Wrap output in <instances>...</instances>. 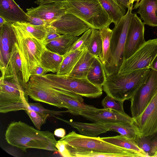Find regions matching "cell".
Masks as SVG:
<instances>
[{"label": "cell", "mask_w": 157, "mask_h": 157, "mask_svg": "<svg viewBox=\"0 0 157 157\" xmlns=\"http://www.w3.org/2000/svg\"><path fill=\"white\" fill-rule=\"evenodd\" d=\"M5 138L9 144L24 152L28 148H36L58 152L54 133L36 129L21 121L9 124Z\"/></svg>", "instance_id": "6da1fadb"}, {"label": "cell", "mask_w": 157, "mask_h": 157, "mask_svg": "<svg viewBox=\"0 0 157 157\" xmlns=\"http://www.w3.org/2000/svg\"><path fill=\"white\" fill-rule=\"evenodd\" d=\"M21 75L17 71L14 63L11 62L5 75H2L0 83L1 113L27 109L28 96L25 92L23 82L20 79Z\"/></svg>", "instance_id": "7a4b0ae2"}, {"label": "cell", "mask_w": 157, "mask_h": 157, "mask_svg": "<svg viewBox=\"0 0 157 157\" xmlns=\"http://www.w3.org/2000/svg\"><path fill=\"white\" fill-rule=\"evenodd\" d=\"M12 25L16 37L15 45L21 61L23 81L26 86L32 71L40 64L46 48L43 41L36 38L17 23H12Z\"/></svg>", "instance_id": "3957f363"}, {"label": "cell", "mask_w": 157, "mask_h": 157, "mask_svg": "<svg viewBox=\"0 0 157 157\" xmlns=\"http://www.w3.org/2000/svg\"><path fill=\"white\" fill-rule=\"evenodd\" d=\"M150 71L149 68L144 69L106 76L102 90L107 95L117 100H130L146 81Z\"/></svg>", "instance_id": "277c9868"}, {"label": "cell", "mask_w": 157, "mask_h": 157, "mask_svg": "<svg viewBox=\"0 0 157 157\" xmlns=\"http://www.w3.org/2000/svg\"><path fill=\"white\" fill-rule=\"evenodd\" d=\"M133 5H129L126 14L112 29L109 58L103 65L106 76L117 73L124 60L127 34L133 14Z\"/></svg>", "instance_id": "5b68a950"}, {"label": "cell", "mask_w": 157, "mask_h": 157, "mask_svg": "<svg viewBox=\"0 0 157 157\" xmlns=\"http://www.w3.org/2000/svg\"><path fill=\"white\" fill-rule=\"evenodd\" d=\"M66 13L73 14L98 30L112 23L98 0H70L62 2Z\"/></svg>", "instance_id": "8992f818"}, {"label": "cell", "mask_w": 157, "mask_h": 157, "mask_svg": "<svg viewBox=\"0 0 157 157\" xmlns=\"http://www.w3.org/2000/svg\"><path fill=\"white\" fill-rule=\"evenodd\" d=\"M66 146L88 151L118 153L127 157H146L143 154L121 147L105 142L99 137L80 135L72 131L59 140Z\"/></svg>", "instance_id": "52a82bcc"}, {"label": "cell", "mask_w": 157, "mask_h": 157, "mask_svg": "<svg viewBox=\"0 0 157 157\" xmlns=\"http://www.w3.org/2000/svg\"><path fill=\"white\" fill-rule=\"evenodd\" d=\"M44 76L50 82L58 88L82 97L95 98L100 97L102 94V88L93 84L87 78H76L51 73Z\"/></svg>", "instance_id": "ba28073f"}, {"label": "cell", "mask_w": 157, "mask_h": 157, "mask_svg": "<svg viewBox=\"0 0 157 157\" xmlns=\"http://www.w3.org/2000/svg\"><path fill=\"white\" fill-rule=\"evenodd\" d=\"M25 92L35 101L44 102L59 108H64L58 96L60 91L44 76H31L26 84Z\"/></svg>", "instance_id": "9c48e42d"}, {"label": "cell", "mask_w": 157, "mask_h": 157, "mask_svg": "<svg viewBox=\"0 0 157 157\" xmlns=\"http://www.w3.org/2000/svg\"><path fill=\"white\" fill-rule=\"evenodd\" d=\"M157 55V38L149 40L130 57L124 60L117 73L125 74L149 68Z\"/></svg>", "instance_id": "30bf717a"}, {"label": "cell", "mask_w": 157, "mask_h": 157, "mask_svg": "<svg viewBox=\"0 0 157 157\" xmlns=\"http://www.w3.org/2000/svg\"><path fill=\"white\" fill-rule=\"evenodd\" d=\"M157 92V71L151 70L145 82L131 98L130 110L132 117L140 116Z\"/></svg>", "instance_id": "8fae6325"}, {"label": "cell", "mask_w": 157, "mask_h": 157, "mask_svg": "<svg viewBox=\"0 0 157 157\" xmlns=\"http://www.w3.org/2000/svg\"><path fill=\"white\" fill-rule=\"evenodd\" d=\"M133 124L139 136H148L157 132V92Z\"/></svg>", "instance_id": "7c38bea8"}, {"label": "cell", "mask_w": 157, "mask_h": 157, "mask_svg": "<svg viewBox=\"0 0 157 157\" xmlns=\"http://www.w3.org/2000/svg\"><path fill=\"white\" fill-rule=\"evenodd\" d=\"M144 25L136 13H133L127 34L124 60L130 57L145 42Z\"/></svg>", "instance_id": "4fadbf2b"}, {"label": "cell", "mask_w": 157, "mask_h": 157, "mask_svg": "<svg viewBox=\"0 0 157 157\" xmlns=\"http://www.w3.org/2000/svg\"><path fill=\"white\" fill-rule=\"evenodd\" d=\"M0 67L2 74L5 73L8 67L16 37L12 23L6 22L0 27Z\"/></svg>", "instance_id": "5bb4252c"}, {"label": "cell", "mask_w": 157, "mask_h": 157, "mask_svg": "<svg viewBox=\"0 0 157 157\" xmlns=\"http://www.w3.org/2000/svg\"><path fill=\"white\" fill-rule=\"evenodd\" d=\"M81 115L95 123L106 124L119 122L132 123L134 119L128 115H125L110 109H88L82 111Z\"/></svg>", "instance_id": "9a60e30c"}, {"label": "cell", "mask_w": 157, "mask_h": 157, "mask_svg": "<svg viewBox=\"0 0 157 157\" xmlns=\"http://www.w3.org/2000/svg\"><path fill=\"white\" fill-rule=\"evenodd\" d=\"M51 25L61 34L78 36L91 28L87 24L75 15L66 13Z\"/></svg>", "instance_id": "2e32d148"}, {"label": "cell", "mask_w": 157, "mask_h": 157, "mask_svg": "<svg viewBox=\"0 0 157 157\" xmlns=\"http://www.w3.org/2000/svg\"><path fill=\"white\" fill-rule=\"evenodd\" d=\"M26 10L28 16L40 18L51 24L66 13L62 2L42 4L36 7L27 9Z\"/></svg>", "instance_id": "e0dca14e"}, {"label": "cell", "mask_w": 157, "mask_h": 157, "mask_svg": "<svg viewBox=\"0 0 157 157\" xmlns=\"http://www.w3.org/2000/svg\"><path fill=\"white\" fill-rule=\"evenodd\" d=\"M0 16L9 23H29V16L14 0H0Z\"/></svg>", "instance_id": "ac0fdd59"}, {"label": "cell", "mask_w": 157, "mask_h": 157, "mask_svg": "<svg viewBox=\"0 0 157 157\" xmlns=\"http://www.w3.org/2000/svg\"><path fill=\"white\" fill-rule=\"evenodd\" d=\"M138 8L137 12L140 16L143 22L152 27H157V0H140L133 9Z\"/></svg>", "instance_id": "d6986e66"}, {"label": "cell", "mask_w": 157, "mask_h": 157, "mask_svg": "<svg viewBox=\"0 0 157 157\" xmlns=\"http://www.w3.org/2000/svg\"><path fill=\"white\" fill-rule=\"evenodd\" d=\"M54 117L76 128L82 135L86 136L97 137L98 135L108 131L105 124L94 123H88L66 120L56 116Z\"/></svg>", "instance_id": "ffe728a7"}, {"label": "cell", "mask_w": 157, "mask_h": 157, "mask_svg": "<svg viewBox=\"0 0 157 157\" xmlns=\"http://www.w3.org/2000/svg\"><path fill=\"white\" fill-rule=\"evenodd\" d=\"M78 38L69 34H62L58 38L45 44L46 48L53 52L64 56Z\"/></svg>", "instance_id": "44dd1931"}, {"label": "cell", "mask_w": 157, "mask_h": 157, "mask_svg": "<svg viewBox=\"0 0 157 157\" xmlns=\"http://www.w3.org/2000/svg\"><path fill=\"white\" fill-rule=\"evenodd\" d=\"M95 57L89 52L86 48L71 71L67 76L76 78H86Z\"/></svg>", "instance_id": "7402d4cb"}, {"label": "cell", "mask_w": 157, "mask_h": 157, "mask_svg": "<svg viewBox=\"0 0 157 157\" xmlns=\"http://www.w3.org/2000/svg\"><path fill=\"white\" fill-rule=\"evenodd\" d=\"M106 77L102 62L99 58L95 57L88 72L87 78L93 84L102 88Z\"/></svg>", "instance_id": "603a6c76"}, {"label": "cell", "mask_w": 157, "mask_h": 157, "mask_svg": "<svg viewBox=\"0 0 157 157\" xmlns=\"http://www.w3.org/2000/svg\"><path fill=\"white\" fill-rule=\"evenodd\" d=\"M64 58L63 56L52 52L46 48L41 55L40 64L48 72L56 73Z\"/></svg>", "instance_id": "cb8c5ba5"}, {"label": "cell", "mask_w": 157, "mask_h": 157, "mask_svg": "<svg viewBox=\"0 0 157 157\" xmlns=\"http://www.w3.org/2000/svg\"><path fill=\"white\" fill-rule=\"evenodd\" d=\"M58 97L63 102L64 108L67 109L69 113L75 115H80L83 110L96 108L92 105L80 102L75 98L62 93H60Z\"/></svg>", "instance_id": "d4e9b609"}, {"label": "cell", "mask_w": 157, "mask_h": 157, "mask_svg": "<svg viewBox=\"0 0 157 157\" xmlns=\"http://www.w3.org/2000/svg\"><path fill=\"white\" fill-rule=\"evenodd\" d=\"M108 131L116 132L121 135L135 141L138 136L137 130L132 123L119 122L105 124Z\"/></svg>", "instance_id": "484cf974"}, {"label": "cell", "mask_w": 157, "mask_h": 157, "mask_svg": "<svg viewBox=\"0 0 157 157\" xmlns=\"http://www.w3.org/2000/svg\"><path fill=\"white\" fill-rule=\"evenodd\" d=\"M104 141L113 145L140 152L148 157L147 154L140 148L135 141L124 136L120 135L115 136L101 137Z\"/></svg>", "instance_id": "4316f807"}, {"label": "cell", "mask_w": 157, "mask_h": 157, "mask_svg": "<svg viewBox=\"0 0 157 157\" xmlns=\"http://www.w3.org/2000/svg\"><path fill=\"white\" fill-rule=\"evenodd\" d=\"M135 141L148 157H155L157 153V132L148 136H138Z\"/></svg>", "instance_id": "83f0119b"}, {"label": "cell", "mask_w": 157, "mask_h": 157, "mask_svg": "<svg viewBox=\"0 0 157 157\" xmlns=\"http://www.w3.org/2000/svg\"><path fill=\"white\" fill-rule=\"evenodd\" d=\"M85 49L75 50L64 56V59L56 74L60 76L68 75Z\"/></svg>", "instance_id": "f1b7e54d"}, {"label": "cell", "mask_w": 157, "mask_h": 157, "mask_svg": "<svg viewBox=\"0 0 157 157\" xmlns=\"http://www.w3.org/2000/svg\"><path fill=\"white\" fill-rule=\"evenodd\" d=\"M92 32L86 48L95 57H100L102 51V41L99 30L91 28Z\"/></svg>", "instance_id": "f546056e"}, {"label": "cell", "mask_w": 157, "mask_h": 157, "mask_svg": "<svg viewBox=\"0 0 157 157\" xmlns=\"http://www.w3.org/2000/svg\"><path fill=\"white\" fill-rule=\"evenodd\" d=\"M112 23L116 25L124 15L120 6L113 0H98Z\"/></svg>", "instance_id": "4dcf8cb0"}, {"label": "cell", "mask_w": 157, "mask_h": 157, "mask_svg": "<svg viewBox=\"0 0 157 157\" xmlns=\"http://www.w3.org/2000/svg\"><path fill=\"white\" fill-rule=\"evenodd\" d=\"M99 30L102 41V51L99 59L104 65L109 58L110 40L113 31L109 27H104Z\"/></svg>", "instance_id": "1f68e13d"}, {"label": "cell", "mask_w": 157, "mask_h": 157, "mask_svg": "<svg viewBox=\"0 0 157 157\" xmlns=\"http://www.w3.org/2000/svg\"><path fill=\"white\" fill-rule=\"evenodd\" d=\"M37 39L44 41L47 33L48 25L37 26L27 23H17Z\"/></svg>", "instance_id": "d6a6232c"}, {"label": "cell", "mask_w": 157, "mask_h": 157, "mask_svg": "<svg viewBox=\"0 0 157 157\" xmlns=\"http://www.w3.org/2000/svg\"><path fill=\"white\" fill-rule=\"evenodd\" d=\"M124 101H118L107 95L102 100L101 105L104 109H110L127 115L123 108Z\"/></svg>", "instance_id": "836d02e7"}, {"label": "cell", "mask_w": 157, "mask_h": 157, "mask_svg": "<svg viewBox=\"0 0 157 157\" xmlns=\"http://www.w3.org/2000/svg\"><path fill=\"white\" fill-rule=\"evenodd\" d=\"M27 109L33 111L41 113L48 115L49 117L61 116L64 113L69 112L68 111H56L45 108L39 103H29Z\"/></svg>", "instance_id": "e575fe53"}, {"label": "cell", "mask_w": 157, "mask_h": 157, "mask_svg": "<svg viewBox=\"0 0 157 157\" xmlns=\"http://www.w3.org/2000/svg\"><path fill=\"white\" fill-rule=\"evenodd\" d=\"M92 32L91 28L85 32L71 46L63 57L71 52L78 49H85Z\"/></svg>", "instance_id": "d590c367"}, {"label": "cell", "mask_w": 157, "mask_h": 157, "mask_svg": "<svg viewBox=\"0 0 157 157\" xmlns=\"http://www.w3.org/2000/svg\"><path fill=\"white\" fill-rule=\"evenodd\" d=\"M25 111L29 116L37 129L40 130L42 125L45 123L49 116L32 110L27 109Z\"/></svg>", "instance_id": "8d00e7d4"}, {"label": "cell", "mask_w": 157, "mask_h": 157, "mask_svg": "<svg viewBox=\"0 0 157 157\" xmlns=\"http://www.w3.org/2000/svg\"><path fill=\"white\" fill-rule=\"evenodd\" d=\"M47 33L44 42L45 44L58 38L62 35L59 33L56 29L51 24L47 26Z\"/></svg>", "instance_id": "74e56055"}, {"label": "cell", "mask_w": 157, "mask_h": 157, "mask_svg": "<svg viewBox=\"0 0 157 157\" xmlns=\"http://www.w3.org/2000/svg\"><path fill=\"white\" fill-rule=\"evenodd\" d=\"M29 16V23L33 25L40 26L50 25L49 22L40 18Z\"/></svg>", "instance_id": "f35d334b"}, {"label": "cell", "mask_w": 157, "mask_h": 157, "mask_svg": "<svg viewBox=\"0 0 157 157\" xmlns=\"http://www.w3.org/2000/svg\"><path fill=\"white\" fill-rule=\"evenodd\" d=\"M48 72V71L40 64L33 69L31 72V76L34 75L44 76Z\"/></svg>", "instance_id": "ab89813d"}, {"label": "cell", "mask_w": 157, "mask_h": 157, "mask_svg": "<svg viewBox=\"0 0 157 157\" xmlns=\"http://www.w3.org/2000/svg\"><path fill=\"white\" fill-rule=\"evenodd\" d=\"M121 8L125 15L126 13V10L128 9L129 4L130 0H113Z\"/></svg>", "instance_id": "60d3db41"}, {"label": "cell", "mask_w": 157, "mask_h": 157, "mask_svg": "<svg viewBox=\"0 0 157 157\" xmlns=\"http://www.w3.org/2000/svg\"><path fill=\"white\" fill-rule=\"evenodd\" d=\"M54 134L55 136L62 138L66 135V132L64 128H60L55 129Z\"/></svg>", "instance_id": "b9f144b4"}, {"label": "cell", "mask_w": 157, "mask_h": 157, "mask_svg": "<svg viewBox=\"0 0 157 157\" xmlns=\"http://www.w3.org/2000/svg\"><path fill=\"white\" fill-rule=\"evenodd\" d=\"M149 68L157 71V55L155 57L149 66Z\"/></svg>", "instance_id": "7bdbcfd3"}, {"label": "cell", "mask_w": 157, "mask_h": 157, "mask_svg": "<svg viewBox=\"0 0 157 157\" xmlns=\"http://www.w3.org/2000/svg\"><path fill=\"white\" fill-rule=\"evenodd\" d=\"M49 0H36L35 2V3L38 4L40 5L47 3Z\"/></svg>", "instance_id": "ee69618b"}, {"label": "cell", "mask_w": 157, "mask_h": 157, "mask_svg": "<svg viewBox=\"0 0 157 157\" xmlns=\"http://www.w3.org/2000/svg\"><path fill=\"white\" fill-rule=\"evenodd\" d=\"M6 22H7L5 19L0 16V27L2 26Z\"/></svg>", "instance_id": "f6af8a7d"}, {"label": "cell", "mask_w": 157, "mask_h": 157, "mask_svg": "<svg viewBox=\"0 0 157 157\" xmlns=\"http://www.w3.org/2000/svg\"><path fill=\"white\" fill-rule=\"evenodd\" d=\"M140 1V0H130L129 5H133V3L134 2H136L134 6H136L138 4Z\"/></svg>", "instance_id": "bcb514c9"}, {"label": "cell", "mask_w": 157, "mask_h": 157, "mask_svg": "<svg viewBox=\"0 0 157 157\" xmlns=\"http://www.w3.org/2000/svg\"><path fill=\"white\" fill-rule=\"evenodd\" d=\"M69 0H49L47 3L54 2H63Z\"/></svg>", "instance_id": "7dc6e473"}, {"label": "cell", "mask_w": 157, "mask_h": 157, "mask_svg": "<svg viewBox=\"0 0 157 157\" xmlns=\"http://www.w3.org/2000/svg\"><path fill=\"white\" fill-rule=\"evenodd\" d=\"M155 13H156V15L157 16V10H156V11Z\"/></svg>", "instance_id": "c3c4849f"}, {"label": "cell", "mask_w": 157, "mask_h": 157, "mask_svg": "<svg viewBox=\"0 0 157 157\" xmlns=\"http://www.w3.org/2000/svg\"><path fill=\"white\" fill-rule=\"evenodd\" d=\"M155 157H157V153L156 154V155H155Z\"/></svg>", "instance_id": "681fc988"}]
</instances>
